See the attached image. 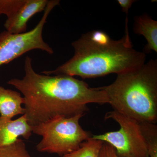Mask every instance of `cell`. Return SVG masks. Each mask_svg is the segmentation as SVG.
Wrapping results in <instances>:
<instances>
[{"label":"cell","instance_id":"6da1fadb","mask_svg":"<svg viewBox=\"0 0 157 157\" xmlns=\"http://www.w3.org/2000/svg\"><path fill=\"white\" fill-rule=\"evenodd\" d=\"M24 70L22 78H11L8 83L23 96L24 115L32 127L57 116L84 114L89 104H108L107 94L101 87H90L84 81L64 74H39L28 56Z\"/></svg>","mask_w":157,"mask_h":157},{"label":"cell","instance_id":"7a4b0ae2","mask_svg":"<svg viewBox=\"0 0 157 157\" xmlns=\"http://www.w3.org/2000/svg\"><path fill=\"white\" fill-rule=\"evenodd\" d=\"M125 22L124 36L119 40H113L101 30L82 34L72 42L74 54L72 58L55 70L41 73L95 78L110 73L117 75L144 64L146 54L133 48L129 36L128 21Z\"/></svg>","mask_w":157,"mask_h":157},{"label":"cell","instance_id":"3957f363","mask_svg":"<svg viewBox=\"0 0 157 157\" xmlns=\"http://www.w3.org/2000/svg\"><path fill=\"white\" fill-rule=\"evenodd\" d=\"M101 88L115 111L139 122L156 123V59L117 74L114 82Z\"/></svg>","mask_w":157,"mask_h":157},{"label":"cell","instance_id":"277c9868","mask_svg":"<svg viewBox=\"0 0 157 157\" xmlns=\"http://www.w3.org/2000/svg\"><path fill=\"white\" fill-rule=\"evenodd\" d=\"M84 115L70 117L57 116L32 127L33 133L42 137L36 147L37 150L63 157L78 149L82 143L93 135L83 130L79 124Z\"/></svg>","mask_w":157,"mask_h":157},{"label":"cell","instance_id":"5b68a950","mask_svg":"<svg viewBox=\"0 0 157 157\" xmlns=\"http://www.w3.org/2000/svg\"><path fill=\"white\" fill-rule=\"evenodd\" d=\"M104 118L115 121L120 129L102 135H93V139L112 145L120 157H150L140 122L114 110L107 113Z\"/></svg>","mask_w":157,"mask_h":157},{"label":"cell","instance_id":"8992f818","mask_svg":"<svg viewBox=\"0 0 157 157\" xmlns=\"http://www.w3.org/2000/svg\"><path fill=\"white\" fill-rule=\"evenodd\" d=\"M54 8V4L48 3L40 21L30 31L14 34L5 30L0 33V66L33 50L38 49L53 54V49L44 41L42 33L48 15Z\"/></svg>","mask_w":157,"mask_h":157},{"label":"cell","instance_id":"52a82bcc","mask_svg":"<svg viewBox=\"0 0 157 157\" xmlns=\"http://www.w3.org/2000/svg\"><path fill=\"white\" fill-rule=\"evenodd\" d=\"M48 0H0V15L7 17L4 27L11 34L26 32L27 24L35 14L44 11Z\"/></svg>","mask_w":157,"mask_h":157},{"label":"cell","instance_id":"ba28073f","mask_svg":"<svg viewBox=\"0 0 157 157\" xmlns=\"http://www.w3.org/2000/svg\"><path fill=\"white\" fill-rule=\"evenodd\" d=\"M32 133L33 128L25 115L14 120L0 116V147L14 143L20 137L28 140Z\"/></svg>","mask_w":157,"mask_h":157},{"label":"cell","instance_id":"9c48e42d","mask_svg":"<svg viewBox=\"0 0 157 157\" xmlns=\"http://www.w3.org/2000/svg\"><path fill=\"white\" fill-rule=\"evenodd\" d=\"M24 101L19 92L0 86V116L12 119L16 116L24 115L25 110L22 105Z\"/></svg>","mask_w":157,"mask_h":157},{"label":"cell","instance_id":"30bf717a","mask_svg":"<svg viewBox=\"0 0 157 157\" xmlns=\"http://www.w3.org/2000/svg\"><path fill=\"white\" fill-rule=\"evenodd\" d=\"M133 31L135 34L142 35L147 41L144 49V53L151 51L157 52V21L148 14L135 17Z\"/></svg>","mask_w":157,"mask_h":157},{"label":"cell","instance_id":"8fae6325","mask_svg":"<svg viewBox=\"0 0 157 157\" xmlns=\"http://www.w3.org/2000/svg\"><path fill=\"white\" fill-rule=\"evenodd\" d=\"M103 143L102 140L91 137L82 143L78 149L62 157H98Z\"/></svg>","mask_w":157,"mask_h":157},{"label":"cell","instance_id":"7c38bea8","mask_svg":"<svg viewBox=\"0 0 157 157\" xmlns=\"http://www.w3.org/2000/svg\"><path fill=\"white\" fill-rule=\"evenodd\" d=\"M0 157H32L24 141L18 138L14 143L0 147Z\"/></svg>","mask_w":157,"mask_h":157},{"label":"cell","instance_id":"4fadbf2b","mask_svg":"<svg viewBox=\"0 0 157 157\" xmlns=\"http://www.w3.org/2000/svg\"><path fill=\"white\" fill-rule=\"evenodd\" d=\"M98 157H120L116 153L115 148L107 142H104L101 147Z\"/></svg>","mask_w":157,"mask_h":157},{"label":"cell","instance_id":"5bb4252c","mask_svg":"<svg viewBox=\"0 0 157 157\" xmlns=\"http://www.w3.org/2000/svg\"><path fill=\"white\" fill-rule=\"evenodd\" d=\"M117 2L121 7L122 11L126 13L127 16H128L129 9L132 7V4L136 1L134 0H117Z\"/></svg>","mask_w":157,"mask_h":157},{"label":"cell","instance_id":"9a60e30c","mask_svg":"<svg viewBox=\"0 0 157 157\" xmlns=\"http://www.w3.org/2000/svg\"><path fill=\"white\" fill-rule=\"evenodd\" d=\"M150 157H157V150H152L149 152Z\"/></svg>","mask_w":157,"mask_h":157},{"label":"cell","instance_id":"2e32d148","mask_svg":"<svg viewBox=\"0 0 157 157\" xmlns=\"http://www.w3.org/2000/svg\"><path fill=\"white\" fill-rule=\"evenodd\" d=\"M0 16H1V15H0Z\"/></svg>","mask_w":157,"mask_h":157}]
</instances>
